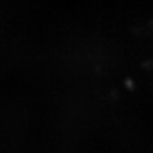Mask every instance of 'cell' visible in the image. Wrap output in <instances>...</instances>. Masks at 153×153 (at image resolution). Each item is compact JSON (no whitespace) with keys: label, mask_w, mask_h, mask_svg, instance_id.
<instances>
[]
</instances>
